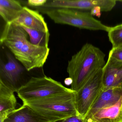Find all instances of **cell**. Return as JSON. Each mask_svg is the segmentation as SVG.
Wrapping results in <instances>:
<instances>
[{
  "label": "cell",
  "mask_w": 122,
  "mask_h": 122,
  "mask_svg": "<svg viewBox=\"0 0 122 122\" xmlns=\"http://www.w3.org/2000/svg\"><path fill=\"white\" fill-rule=\"evenodd\" d=\"M122 47V46H121V47Z\"/></svg>",
  "instance_id": "obj_27"
},
{
  "label": "cell",
  "mask_w": 122,
  "mask_h": 122,
  "mask_svg": "<svg viewBox=\"0 0 122 122\" xmlns=\"http://www.w3.org/2000/svg\"><path fill=\"white\" fill-rule=\"evenodd\" d=\"M102 12L101 8L99 6L95 7L90 11V13L92 16H96L98 17L101 16Z\"/></svg>",
  "instance_id": "obj_23"
},
{
  "label": "cell",
  "mask_w": 122,
  "mask_h": 122,
  "mask_svg": "<svg viewBox=\"0 0 122 122\" xmlns=\"http://www.w3.org/2000/svg\"><path fill=\"white\" fill-rule=\"evenodd\" d=\"M56 122H87L85 119L77 114Z\"/></svg>",
  "instance_id": "obj_20"
},
{
  "label": "cell",
  "mask_w": 122,
  "mask_h": 122,
  "mask_svg": "<svg viewBox=\"0 0 122 122\" xmlns=\"http://www.w3.org/2000/svg\"><path fill=\"white\" fill-rule=\"evenodd\" d=\"M4 85H5L4 84L3 81H2L0 77V90L3 88V87Z\"/></svg>",
  "instance_id": "obj_25"
},
{
  "label": "cell",
  "mask_w": 122,
  "mask_h": 122,
  "mask_svg": "<svg viewBox=\"0 0 122 122\" xmlns=\"http://www.w3.org/2000/svg\"><path fill=\"white\" fill-rule=\"evenodd\" d=\"M61 83L46 76L31 77L16 92L23 102L73 91Z\"/></svg>",
  "instance_id": "obj_4"
},
{
  "label": "cell",
  "mask_w": 122,
  "mask_h": 122,
  "mask_svg": "<svg viewBox=\"0 0 122 122\" xmlns=\"http://www.w3.org/2000/svg\"><path fill=\"white\" fill-rule=\"evenodd\" d=\"M102 90L122 88V62L109 57L102 68Z\"/></svg>",
  "instance_id": "obj_9"
},
{
  "label": "cell",
  "mask_w": 122,
  "mask_h": 122,
  "mask_svg": "<svg viewBox=\"0 0 122 122\" xmlns=\"http://www.w3.org/2000/svg\"><path fill=\"white\" fill-rule=\"evenodd\" d=\"M47 0H29L28 5L36 8L43 7L47 2Z\"/></svg>",
  "instance_id": "obj_21"
},
{
  "label": "cell",
  "mask_w": 122,
  "mask_h": 122,
  "mask_svg": "<svg viewBox=\"0 0 122 122\" xmlns=\"http://www.w3.org/2000/svg\"><path fill=\"white\" fill-rule=\"evenodd\" d=\"M75 91L23 102L49 122H56L77 114Z\"/></svg>",
  "instance_id": "obj_2"
},
{
  "label": "cell",
  "mask_w": 122,
  "mask_h": 122,
  "mask_svg": "<svg viewBox=\"0 0 122 122\" xmlns=\"http://www.w3.org/2000/svg\"><path fill=\"white\" fill-rule=\"evenodd\" d=\"M87 122H122V97L116 104L97 111Z\"/></svg>",
  "instance_id": "obj_12"
},
{
  "label": "cell",
  "mask_w": 122,
  "mask_h": 122,
  "mask_svg": "<svg viewBox=\"0 0 122 122\" xmlns=\"http://www.w3.org/2000/svg\"><path fill=\"white\" fill-rule=\"evenodd\" d=\"M117 1H120V2H122V0H117Z\"/></svg>",
  "instance_id": "obj_26"
},
{
  "label": "cell",
  "mask_w": 122,
  "mask_h": 122,
  "mask_svg": "<svg viewBox=\"0 0 122 122\" xmlns=\"http://www.w3.org/2000/svg\"><path fill=\"white\" fill-rule=\"evenodd\" d=\"M37 8L56 23L67 24L81 29L107 32L110 28L95 18L89 11L67 8Z\"/></svg>",
  "instance_id": "obj_3"
},
{
  "label": "cell",
  "mask_w": 122,
  "mask_h": 122,
  "mask_svg": "<svg viewBox=\"0 0 122 122\" xmlns=\"http://www.w3.org/2000/svg\"><path fill=\"white\" fill-rule=\"evenodd\" d=\"M14 92L5 85L0 90V112L17 109L18 102Z\"/></svg>",
  "instance_id": "obj_14"
},
{
  "label": "cell",
  "mask_w": 122,
  "mask_h": 122,
  "mask_svg": "<svg viewBox=\"0 0 122 122\" xmlns=\"http://www.w3.org/2000/svg\"><path fill=\"white\" fill-rule=\"evenodd\" d=\"M0 4L4 7L15 19L23 9L20 3L14 0H0Z\"/></svg>",
  "instance_id": "obj_17"
},
{
  "label": "cell",
  "mask_w": 122,
  "mask_h": 122,
  "mask_svg": "<svg viewBox=\"0 0 122 122\" xmlns=\"http://www.w3.org/2000/svg\"><path fill=\"white\" fill-rule=\"evenodd\" d=\"M109 57H112L122 62V47L112 49L110 51Z\"/></svg>",
  "instance_id": "obj_19"
},
{
  "label": "cell",
  "mask_w": 122,
  "mask_h": 122,
  "mask_svg": "<svg viewBox=\"0 0 122 122\" xmlns=\"http://www.w3.org/2000/svg\"><path fill=\"white\" fill-rule=\"evenodd\" d=\"M15 109V110H16ZM14 110H9L3 112H0V122H4L7 117L12 112L14 111Z\"/></svg>",
  "instance_id": "obj_22"
},
{
  "label": "cell",
  "mask_w": 122,
  "mask_h": 122,
  "mask_svg": "<svg viewBox=\"0 0 122 122\" xmlns=\"http://www.w3.org/2000/svg\"><path fill=\"white\" fill-rule=\"evenodd\" d=\"M12 22L32 29L49 32L47 23L43 16L37 11L24 6L18 17Z\"/></svg>",
  "instance_id": "obj_10"
},
{
  "label": "cell",
  "mask_w": 122,
  "mask_h": 122,
  "mask_svg": "<svg viewBox=\"0 0 122 122\" xmlns=\"http://www.w3.org/2000/svg\"><path fill=\"white\" fill-rule=\"evenodd\" d=\"M116 0H47L43 8H67L89 11L97 6L102 11H110L115 6Z\"/></svg>",
  "instance_id": "obj_6"
},
{
  "label": "cell",
  "mask_w": 122,
  "mask_h": 122,
  "mask_svg": "<svg viewBox=\"0 0 122 122\" xmlns=\"http://www.w3.org/2000/svg\"><path fill=\"white\" fill-rule=\"evenodd\" d=\"M107 32L109 40L112 44V48L122 46V24L110 27Z\"/></svg>",
  "instance_id": "obj_16"
},
{
  "label": "cell",
  "mask_w": 122,
  "mask_h": 122,
  "mask_svg": "<svg viewBox=\"0 0 122 122\" xmlns=\"http://www.w3.org/2000/svg\"><path fill=\"white\" fill-rule=\"evenodd\" d=\"M30 37V42L34 45L41 47H48L50 33L32 29L21 26Z\"/></svg>",
  "instance_id": "obj_15"
},
{
  "label": "cell",
  "mask_w": 122,
  "mask_h": 122,
  "mask_svg": "<svg viewBox=\"0 0 122 122\" xmlns=\"http://www.w3.org/2000/svg\"><path fill=\"white\" fill-rule=\"evenodd\" d=\"M6 55L5 64L0 60V77L5 85L16 92L23 68L13 55L7 52Z\"/></svg>",
  "instance_id": "obj_7"
},
{
  "label": "cell",
  "mask_w": 122,
  "mask_h": 122,
  "mask_svg": "<svg viewBox=\"0 0 122 122\" xmlns=\"http://www.w3.org/2000/svg\"><path fill=\"white\" fill-rule=\"evenodd\" d=\"M122 97V88L115 87L102 90L85 119L89 118L99 110L115 104Z\"/></svg>",
  "instance_id": "obj_11"
},
{
  "label": "cell",
  "mask_w": 122,
  "mask_h": 122,
  "mask_svg": "<svg viewBox=\"0 0 122 122\" xmlns=\"http://www.w3.org/2000/svg\"><path fill=\"white\" fill-rule=\"evenodd\" d=\"M28 35L21 26L12 22L7 23L0 38V43L4 44L15 56L28 39Z\"/></svg>",
  "instance_id": "obj_8"
},
{
  "label": "cell",
  "mask_w": 122,
  "mask_h": 122,
  "mask_svg": "<svg viewBox=\"0 0 122 122\" xmlns=\"http://www.w3.org/2000/svg\"><path fill=\"white\" fill-rule=\"evenodd\" d=\"M102 69L92 75L75 95L77 114L85 119L102 90Z\"/></svg>",
  "instance_id": "obj_5"
},
{
  "label": "cell",
  "mask_w": 122,
  "mask_h": 122,
  "mask_svg": "<svg viewBox=\"0 0 122 122\" xmlns=\"http://www.w3.org/2000/svg\"><path fill=\"white\" fill-rule=\"evenodd\" d=\"M64 82L65 85H66L67 86H70V85H71L72 84V80L71 79V78L70 77H67V78H66L65 79L64 81Z\"/></svg>",
  "instance_id": "obj_24"
},
{
  "label": "cell",
  "mask_w": 122,
  "mask_h": 122,
  "mask_svg": "<svg viewBox=\"0 0 122 122\" xmlns=\"http://www.w3.org/2000/svg\"></svg>",
  "instance_id": "obj_28"
},
{
  "label": "cell",
  "mask_w": 122,
  "mask_h": 122,
  "mask_svg": "<svg viewBox=\"0 0 122 122\" xmlns=\"http://www.w3.org/2000/svg\"><path fill=\"white\" fill-rule=\"evenodd\" d=\"M105 54L91 44H85L68 62L67 71L72 80L71 89L78 91L86 81L105 65Z\"/></svg>",
  "instance_id": "obj_1"
},
{
  "label": "cell",
  "mask_w": 122,
  "mask_h": 122,
  "mask_svg": "<svg viewBox=\"0 0 122 122\" xmlns=\"http://www.w3.org/2000/svg\"><path fill=\"white\" fill-rule=\"evenodd\" d=\"M4 122H49L26 105L17 108Z\"/></svg>",
  "instance_id": "obj_13"
},
{
  "label": "cell",
  "mask_w": 122,
  "mask_h": 122,
  "mask_svg": "<svg viewBox=\"0 0 122 122\" xmlns=\"http://www.w3.org/2000/svg\"><path fill=\"white\" fill-rule=\"evenodd\" d=\"M0 16L7 23H10L14 21V18L9 12L0 4Z\"/></svg>",
  "instance_id": "obj_18"
}]
</instances>
